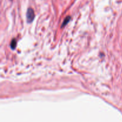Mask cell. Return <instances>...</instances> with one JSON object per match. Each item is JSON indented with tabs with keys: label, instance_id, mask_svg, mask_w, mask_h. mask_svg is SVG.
I'll return each instance as SVG.
<instances>
[{
	"label": "cell",
	"instance_id": "3957f363",
	"mask_svg": "<svg viewBox=\"0 0 122 122\" xmlns=\"http://www.w3.org/2000/svg\"><path fill=\"white\" fill-rule=\"evenodd\" d=\"M70 17H67L66 18L65 20H64V21L63 22V25H62V26H65V25H66L68 22H69V21L70 20Z\"/></svg>",
	"mask_w": 122,
	"mask_h": 122
},
{
	"label": "cell",
	"instance_id": "7a4b0ae2",
	"mask_svg": "<svg viewBox=\"0 0 122 122\" xmlns=\"http://www.w3.org/2000/svg\"><path fill=\"white\" fill-rule=\"evenodd\" d=\"M16 41H15V39H13V41H11V44H10V46H11V48L12 49H15V46H16Z\"/></svg>",
	"mask_w": 122,
	"mask_h": 122
},
{
	"label": "cell",
	"instance_id": "6da1fadb",
	"mask_svg": "<svg viewBox=\"0 0 122 122\" xmlns=\"http://www.w3.org/2000/svg\"><path fill=\"white\" fill-rule=\"evenodd\" d=\"M26 17H27V21L28 23H31L35 17V14L34 11L32 8H30L27 10Z\"/></svg>",
	"mask_w": 122,
	"mask_h": 122
}]
</instances>
